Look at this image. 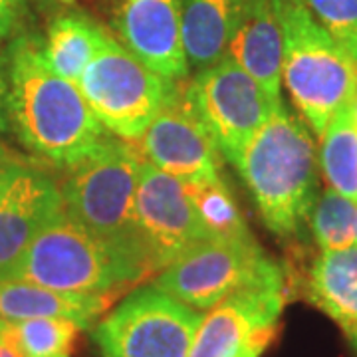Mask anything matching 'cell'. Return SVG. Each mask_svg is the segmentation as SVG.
<instances>
[{"label":"cell","instance_id":"6da1fadb","mask_svg":"<svg viewBox=\"0 0 357 357\" xmlns=\"http://www.w3.org/2000/svg\"><path fill=\"white\" fill-rule=\"evenodd\" d=\"M6 121L38 161L60 169L74 165L107 135L79 88L52 70L32 34H18L8 48Z\"/></svg>","mask_w":357,"mask_h":357},{"label":"cell","instance_id":"7a4b0ae2","mask_svg":"<svg viewBox=\"0 0 357 357\" xmlns=\"http://www.w3.org/2000/svg\"><path fill=\"white\" fill-rule=\"evenodd\" d=\"M270 232L300 234L318 199V151L307 126L278 102L234 161Z\"/></svg>","mask_w":357,"mask_h":357},{"label":"cell","instance_id":"3957f363","mask_svg":"<svg viewBox=\"0 0 357 357\" xmlns=\"http://www.w3.org/2000/svg\"><path fill=\"white\" fill-rule=\"evenodd\" d=\"M143 157L131 141L107 133L98 147L66 169L64 211L107 248L151 276L135 230V191Z\"/></svg>","mask_w":357,"mask_h":357},{"label":"cell","instance_id":"277c9868","mask_svg":"<svg viewBox=\"0 0 357 357\" xmlns=\"http://www.w3.org/2000/svg\"><path fill=\"white\" fill-rule=\"evenodd\" d=\"M282 82L307 128L321 137L357 98V62L319 24L304 0H278Z\"/></svg>","mask_w":357,"mask_h":357},{"label":"cell","instance_id":"5b68a950","mask_svg":"<svg viewBox=\"0 0 357 357\" xmlns=\"http://www.w3.org/2000/svg\"><path fill=\"white\" fill-rule=\"evenodd\" d=\"M145 272L62 211L30 244L14 280L77 296H117Z\"/></svg>","mask_w":357,"mask_h":357},{"label":"cell","instance_id":"8992f818","mask_svg":"<svg viewBox=\"0 0 357 357\" xmlns=\"http://www.w3.org/2000/svg\"><path fill=\"white\" fill-rule=\"evenodd\" d=\"M175 86L177 82L159 76L109 34L77 79V88L103 129L131 143L151 126Z\"/></svg>","mask_w":357,"mask_h":357},{"label":"cell","instance_id":"52a82bcc","mask_svg":"<svg viewBox=\"0 0 357 357\" xmlns=\"http://www.w3.org/2000/svg\"><path fill=\"white\" fill-rule=\"evenodd\" d=\"M203 312L157 286L129 292L93 330L103 357H189Z\"/></svg>","mask_w":357,"mask_h":357},{"label":"cell","instance_id":"ba28073f","mask_svg":"<svg viewBox=\"0 0 357 357\" xmlns=\"http://www.w3.org/2000/svg\"><path fill=\"white\" fill-rule=\"evenodd\" d=\"M288 294L286 272L276 264L208 310L189 357H260L278 335Z\"/></svg>","mask_w":357,"mask_h":357},{"label":"cell","instance_id":"9c48e42d","mask_svg":"<svg viewBox=\"0 0 357 357\" xmlns=\"http://www.w3.org/2000/svg\"><path fill=\"white\" fill-rule=\"evenodd\" d=\"M185 89L222 157L232 165L282 100L272 98L230 56L185 79Z\"/></svg>","mask_w":357,"mask_h":357},{"label":"cell","instance_id":"30bf717a","mask_svg":"<svg viewBox=\"0 0 357 357\" xmlns=\"http://www.w3.org/2000/svg\"><path fill=\"white\" fill-rule=\"evenodd\" d=\"M276 264L255 236L206 238L157 272L153 286L189 307L208 312Z\"/></svg>","mask_w":357,"mask_h":357},{"label":"cell","instance_id":"8fae6325","mask_svg":"<svg viewBox=\"0 0 357 357\" xmlns=\"http://www.w3.org/2000/svg\"><path fill=\"white\" fill-rule=\"evenodd\" d=\"M133 215L139 246L153 276L191 246L213 238L197 215L185 183L145 159Z\"/></svg>","mask_w":357,"mask_h":357},{"label":"cell","instance_id":"7c38bea8","mask_svg":"<svg viewBox=\"0 0 357 357\" xmlns=\"http://www.w3.org/2000/svg\"><path fill=\"white\" fill-rule=\"evenodd\" d=\"M185 79L177 82L161 112L137 139V151L151 165L185 183L220 177L225 157L195 112Z\"/></svg>","mask_w":357,"mask_h":357},{"label":"cell","instance_id":"4fadbf2b","mask_svg":"<svg viewBox=\"0 0 357 357\" xmlns=\"http://www.w3.org/2000/svg\"><path fill=\"white\" fill-rule=\"evenodd\" d=\"M62 211L60 185L44 167L26 161L0 195V282L16 278L30 244Z\"/></svg>","mask_w":357,"mask_h":357},{"label":"cell","instance_id":"5bb4252c","mask_svg":"<svg viewBox=\"0 0 357 357\" xmlns=\"http://www.w3.org/2000/svg\"><path fill=\"white\" fill-rule=\"evenodd\" d=\"M115 28L141 62L159 76L181 82L189 74L183 44L181 0H126Z\"/></svg>","mask_w":357,"mask_h":357},{"label":"cell","instance_id":"9a60e30c","mask_svg":"<svg viewBox=\"0 0 357 357\" xmlns=\"http://www.w3.org/2000/svg\"><path fill=\"white\" fill-rule=\"evenodd\" d=\"M227 56L244 68L272 98H280L282 24L278 0H246Z\"/></svg>","mask_w":357,"mask_h":357},{"label":"cell","instance_id":"2e32d148","mask_svg":"<svg viewBox=\"0 0 357 357\" xmlns=\"http://www.w3.org/2000/svg\"><path fill=\"white\" fill-rule=\"evenodd\" d=\"M304 296L357 342V244L321 250L310 266Z\"/></svg>","mask_w":357,"mask_h":357},{"label":"cell","instance_id":"e0dca14e","mask_svg":"<svg viewBox=\"0 0 357 357\" xmlns=\"http://www.w3.org/2000/svg\"><path fill=\"white\" fill-rule=\"evenodd\" d=\"M114 296H77L26 280L0 282V321L34 318L72 319L84 330L109 307Z\"/></svg>","mask_w":357,"mask_h":357},{"label":"cell","instance_id":"ac0fdd59","mask_svg":"<svg viewBox=\"0 0 357 357\" xmlns=\"http://www.w3.org/2000/svg\"><path fill=\"white\" fill-rule=\"evenodd\" d=\"M246 0H181L183 44L195 72L222 60Z\"/></svg>","mask_w":357,"mask_h":357},{"label":"cell","instance_id":"d6986e66","mask_svg":"<svg viewBox=\"0 0 357 357\" xmlns=\"http://www.w3.org/2000/svg\"><path fill=\"white\" fill-rule=\"evenodd\" d=\"M105 30L82 14L58 16L42 42L44 58L52 70L68 82L76 84L84 70L96 58L105 40Z\"/></svg>","mask_w":357,"mask_h":357},{"label":"cell","instance_id":"ffe728a7","mask_svg":"<svg viewBox=\"0 0 357 357\" xmlns=\"http://www.w3.org/2000/svg\"><path fill=\"white\" fill-rule=\"evenodd\" d=\"M319 141V167L330 189L357 201V121L354 105L333 117Z\"/></svg>","mask_w":357,"mask_h":357},{"label":"cell","instance_id":"44dd1931","mask_svg":"<svg viewBox=\"0 0 357 357\" xmlns=\"http://www.w3.org/2000/svg\"><path fill=\"white\" fill-rule=\"evenodd\" d=\"M185 183V181H183ZM191 203L213 238H252L222 177L185 183Z\"/></svg>","mask_w":357,"mask_h":357},{"label":"cell","instance_id":"7402d4cb","mask_svg":"<svg viewBox=\"0 0 357 357\" xmlns=\"http://www.w3.org/2000/svg\"><path fill=\"white\" fill-rule=\"evenodd\" d=\"M310 229L321 250L357 244V201L328 189L319 195L310 213Z\"/></svg>","mask_w":357,"mask_h":357},{"label":"cell","instance_id":"603a6c76","mask_svg":"<svg viewBox=\"0 0 357 357\" xmlns=\"http://www.w3.org/2000/svg\"><path fill=\"white\" fill-rule=\"evenodd\" d=\"M24 357L68 356L84 328L72 319L34 318L4 321Z\"/></svg>","mask_w":357,"mask_h":357},{"label":"cell","instance_id":"cb8c5ba5","mask_svg":"<svg viewBox=\"0 0 357 357\" xmlns=\"http://www.w3.org/2000/svg\"><path fill=\"white\" fill-rule=\"evenodd\" d=\"M333 38L357 62V0H304Z\"/></svg>","mask_w":357,"mask_h":357},{"label":"cell","instance_id":"d4e9b609","mask_svg":"<svg viewBox=\"0 0 357 357\" xmlns=\"http://www.w3.org/2000/svg\"><path fill=\"white\" fill-rule=\"evenodd\" d=\"M24 14V0H0V44L13 38Z\"/></svg>","mask_w":357,"mask_h":357},{"label":"cell","instance_id":"484cf974","mask_svg":"<svg viewBox=\"0 0 357 357\" xmlns=\"http://www.w3.org/2000/svg\"><path fill=\"white\" fill-rule=\"evenodd\" d=\"M24 163L26 159H22L20 155L13 153L10 149H6L4 145H0V195L4 192V189L8 187V183L16 175V171L24 165Z\"/></svg>","mask_w":357,"mask_h":357},{"label":"cell","instance_id":"4316f807","mask_svg":"<svg viewBox=\"0 0 357 357\" xmlns=\"http://www.w3.org/2000/svg\"><path fill=\"white\" fill-rule=\"evenodd\" d=\"M0 357H24L4 321H2V328H0Z\"/></svg>","mask_w":357,"mask_h":357},{"label":"cell","instance_id":"83f0119b","mask_svg":"<svg viewBox=\"0 0 357 357\" xmlns=\"http://www.w3.org/2000/svg\"><path fill=\"white\" fill-rule=\"evenodd\" d=\"M8 129L6 121V60L0 58V133Z\"/></svg>","mask_w":357,"mask_h":357},{"label":"cell","instance_id":"f1b7e54d","mask_svg":"<svg viewBox=\"0 0 357 357\" xmlns=\"http://www.w3.org/2000/svg\"><path fill=\"white\" fill-rule=\"evenodd\" d=\"M354 115H356V121H357V98H356V102H354Z\"/></svg>","mask_w":357,"mask_h":357},{"label":"cell","instance_id":"f546056e","mask_svg":"<svg viewBox=\"0 0 357 357\" xmlns=\"http://www.w3.org/2000/svg\"><path fill=\"white\" fill-rule=\"evenodd\" d=\"M64 2H74V0H64Z\"/></svg>","mask_w":357,"mask_h":357},{"label":"cell","instance_id":"4dcf8cb0","mask_svg":"<svg viewBox=\"0 0 357 357\" xmlns=\"http://www.w3.org/2000/svg\"><path fill=\"white\" fill-rule=\"evenodd\" d=\"M0 328H2V321H0Z\"/></svg>","mask_w":357,"mask_h":357},{"label":"cell","instance_id":"1f68e13d","mask_svg":"<svg viewBox=\"0 0 357 357\" xmlns=\"http://www.w3.org/2000/svg\"><path fill=\"white\" fill-rule=\"evenodd\" d=\"M60 357H68V356H60Z\"/></svg>","mask_w":357,"mask_h":357},{"label":"cell","instance_id":"d6a6232c","mask_svg":"<svg viewBox=\"0 0 357 357\" xmlns=\"http://www.w3.org/2000/svg\"><path fill=\"white\" fill-rule=\"evenodd\" d=\"M356 344H357V342H356Z\"/></svg>","mask_w":357,"mask_h":357}]
</instances>
